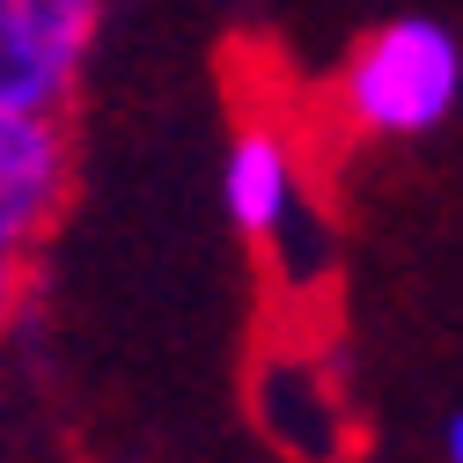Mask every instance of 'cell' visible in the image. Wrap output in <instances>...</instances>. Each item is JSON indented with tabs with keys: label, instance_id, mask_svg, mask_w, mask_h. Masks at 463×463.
<instances>
[{
	"label": "cell",
	"instance_id": "obj_1",
	"mask_svg": "<svg viewBox=\"0 0 463 463\" xmlns=\"http://www.w3.org/2000/svg\"><path fill=\"white\" fill-rule=\"evenodd\" d=\"M463 96V44L434 15H397L383 23L338 74V110L345 126L375 140H412L434 133Z\"/></svg>",
	"mask_w": 463,
	"mask_h": 463
},
{
	"label": "cell",
	"instance_id": "obj_2",
	"mask_svg": "<svg viewBox=\"0 0 463 463\" xmlns=\"http://www.w3.org/2000/svg\"><path fill=\"white\" fill-rule=\"evenodd\" d=\"M89 0H0V118L15 110H60L81 81L96 44Z\"/></svg>",
	"mask_w": 463,
	"mask_h": 463
},
{
	"label": "cell",
	"instance_id": "obj_3",
	"mask_svg": "<svg viewBox=\"0 0 463 463\" xmlns=\"http://www.w3.org/2000/svg\"><path fill=\"white\" fill-rule=\"evenodd\" d=\"M67 177H74V147L60 110L0 118V243H8V265H23V250L60 221Z\"/></svg>",
	"mask_w": 463,
	"mask_h": 463
},
{
	"label": "cell",
	"instance_id": "obj_4",
	"mask_svg": "<svg viewBox=\"0 0 463 463\" xmlns=\"http://www.w3.org/2000/svg\"><path fill=\"white\" fill-rule=\"evenodd\" d=\"M221 206H228V221H236L250 243H265V236L287 228V213H295V147L279 140V126H243L236 140H228Z\"/></svg>",
	"mask_w": 463,
	"mask_h": 463
},
{
	"label": "cell",
	"instance_id": "obj_5",
	"mask_svg": "<svg viewBox=\"0 0 463 463\" xmlns=\"http://www.w3.org/2000/svg\"><path fill=\"white\" fill-rule=\"evenodd\" d=\"M441 449H449V463H463V412L441 427Z\"/></svg>",
	"mask_w": 463,
	"mask_h": 463
},
{
	"label": "cell",
	"instance_id": "obj_6",
	"mask_svg": "<svg viewBox=\"0 0 463 463\" xmlns=\"http://www.w3.org/2000/svg\"><path fill=\"white\" fill-rule=\"evenodd\" d=\"M89 8H103V0H89Z\"/></svg>",
	"mask_w": 463,
	"mask_h": 463
}]
</instances>
